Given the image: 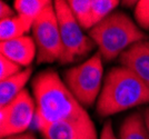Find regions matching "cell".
<instances>
[{
  "label": "cell",
  "mask_w": 149,
  "mask_h": 139,
  "mask_svg": "<svg viewBox=\"0 0 149 139\" xmlns=\"http://www.w3.org/2000/svg\"><path fill=\"white\" fill-rule=\"evenodd\" d=\"M67 2L81 28L90 30L93 27L91 20V0H69Z\"/></svg>",
  "instance_id": "9a60e30c"
},
{
  "label": "cell",
  "mask_w": 149,
  "mask_h": 139,
  "mask_svg": "<svg viewBox=\"0 0 149 139\" xmlns=\"http://www.w3.org/2000/svg\"><path fill=\"white\" fill-rule=\"evenodd\" d=\"M15 15L13 8L6 3L5 1H0V20H5L8 18H11Z\"/></svg>",
  "instance_id": "d6986e66"
},
{
  "label": "cell",
  "mask_w": 149,
  "mask_h": 139,
  "mask_svg": "<svg viewBox=\"0 0 149 139\" xmlns=\"http://www.w3.org/2000/svg\"><path fill=\"white\" fill-rule=\"evenodd\" d=\"M89 37L98 47L102 59L111 61L131 46L143 41L146 35L127 13L113 11L89 30Z\"/></svg>",
  "instance_id": "3957f363"
},
{
  "label": "cell",
  "mask_w": 149,
  "mask_h": 139,
  "mask_svg": "<svg viewBox=\"0 0 149 139\" xmlns=\"http://www.w3.org/2000/svg\"><path fill=\"white\" fill-rule=\"evenodd\" d=\"M119 5L117 0H93L91 1V20L93 27L106 19Z\"/></svg>",
  "instance_id": "2e32d148"
},
{
  "label": "cell",
  "mask_w": 149,
  "mask_h": 139,
  "mask_svg": "<svg viewBox=\"0 0 149 139\" xmlns=\"http://www.w3.org/2000/svg\"><path fill=\"white\" fill-rule=\"evenodd\" d=\"M33 22V20L19 15H16L8 19L0 20V40L8 41L27 36V33L32 30Z\"/></svg>",
  "instance_id": "7c38bea8"
},
{
  "label": "cell",
  "mask_w": 149,
  "mask_h": 139,
  "mask_svg": "<svg viewBox=\"0 0 149 139\" xmlns=\"http://www.w3.org/2000/svg\"><path fill=\"white\" fill-rule=\"evenodd\" d=\"M62 42L61 65L74 63L89 55L95 47L93 40L85 35L82 28L71 13L67 1L57 0L54 2Z\"/></svg>",
  "instance_id": "5b68a950"
},
{
  "label": "cell",
  "mask_w": 149,
  "mask_h": 139,
  "mask_svg": "<svg viewBox=\"0 0 149 139\" xmlns=\"http://www.w3.org/2000/svg\"><path fill=\"white\" fill-rule=\"evenodd\" d=\"M5 139H37V137L32 133H25L21 135H17V136H11Z\"/></svg>",
  "instance_id": "44dd1931"
},
{
  "label": "cell",
  "mask_w": 149,
  "mask_h": 139,
  "mask_svg": "<svg viewBox=\"0 0 149 139\" xmlns=\"http://www.w3.org/2000/svg\"><path fill=\"white\" fill-rule=\"evenodd\" d=\"M145 104H149V89L132 71L119 66L107 72L96 110L105 118Z\"/></svg>",
  "instance_id": "7a4b0ae2"
},
{
  "label": "cell",
  "mask_w": 149,
  "mask_h": 139,
  "mask_svg": "<svg viewBox=\"0 0 149 139\" xmlns=\"http://www.w3.org/2000/svg\"><path fill=\"white\" fill-rule=\"evenodd\" d=\"M32 75V68H25L19 74L0 81V105L7 106L13 99H16L24 90L27 82Z\"/></svg>",
  "instance_id": "8fae6325"
},
{
  "label": "cell",
  "mask_w": 149,
  "mask_h": 139,
  "mask_svg": "<svg viewBox=\"0 0 149 139\" xmlns=\"http://www.w3.org/2000/svg\"><path fill=\"white\" fill-rule=\"evenodd\" d=\"M121 66L132 71L149 89V42L140 41L123 52L119 57Z\"/></svg>",
  "instance_id": "9c48e42d"
},
{
  "label": "cell",
  "mask_w": 149,
  "mask_h": 139,
  "mask_svg": "<svg viewBox=\"0 0 149 139\" xmlns=\"http://www.w3.org/2000/svg\"><path fill=\"white\" fill-rule=\"evenodd\" d=\"M135 19L143 30L149 31V0H140L136 2Z\"/></svg>",
  "instance_id": "e0dca14e"
},
{
  "label": "cell",
  "mask_w": 149,
  "mask_h": 139,
  "mask_svg": "<svg viewBox=\"0 0 149 139\" xmlns=\"http://www.w3.org/2000/svg\"><path fill=\"white\" fill-rule=\"evenodd\" d=\"M44 139H100L89 115L62 120L39 130Z\"/></svg>",
  "instance_id": "ba28073f"
},
{
  "label": "cell",
  "mask_w": 149,
  "mask_h": 139,
  "mask_svg": "<svg viewBox=\"0 0 149 139\" xmlns=\"http://www.w3.org/2000/svg\"><path fill=\"white\" fill-rule=\"evenodd\" d=\"M100 139H117L115 136L113 130H112V125L110 121L105 122V125L101 129V133H100Z\"/></svg>",
  "instance_id": "ffe728a7"
},
{
  "label": "cell",
  "mask_w": 149,
  "mask_h": 139,
  "mask_svg": "<svg viewBox=\"0 0 149 139\" xmlns=\"http://www.w3.org/2000/svg\"><path fill=\"white\" fill-rule=\"evenodd\" d=\"M31 88L36 104L35 122L38 130L62 120L88 115L56 70L39 72L33 78Z\"/></svg>",
  "instance_id": "6da1fadb"
},
{
  "label": "cell",
  "mask_w": 149,
  "mask_h": 139,
  "mask_svg": "<svg viewBox=\"0 0 149 139\" xmlns=\"http://www.w3.org/2000/svg\"><path fill=\"white\" fill-rule=\"evenodd\" d=\"M52 3L49 0H15L13 8L17 15L35 21Z\"/></svg>",
  "instance_id": "5bb4252c"
},
{
  "label": "cell",
  "mask_w": 149,
  "mask_h": 139,
  "mask_svg": "<svg viewBox=\"0 0 149 139\" xmlns=\"http://www.w3.org/2000/svg\"><path fill=\"white\" fill-rule=\"evenodd\" d=\"M143 116H145V120H146V125H147V128H148V133H149V108H147L143 113Z\"/></svg>",
  "instance_id": "7402d4cb"
},
{
  "label": "cell",
  "mask_w": 149,
  "mask_h": 139,
  "mask_svg": "<svg viewBox=\"0 0 149 139\" xmlns=\"http://www.w3.org/2000/svg\"><path fill=\"white\" fill-rule=\"evenodd\" d=\"M119 139H149L143 114L136 111L124 120L119 129Z\"/></svg>",
  "instance_id": "4fadbf2b"
},
{
  "label": "cell",
  "mask_w": 149,
  "mask_h": 139,
  "mask_svg": "<svg viewBox=\"0 0 149 139\" xmlns=\"http://www.w3.org/2000/svg\"><path fill=\"white\" fill-rule=\"evenodd\" d=\"M0 80H6L10 77L15 76L21 71V66H19L18 63H13V60L8 59L5 56H0Z\"/></svg>",
  "instance_id": "ac0fdd59"
},
{
  "label": "cell",
  "mask_w": 149,
  "mask_h": 139,
  "mask_svg": "<svg viewBox=\"0 0 149 139\" xmlns=\"http://www.w3.org/2000/svg\"><path fill=\"white\" fill-rule=\"evenodd\" d=\"M0 50L2 56L25 68H29L33 59L37 58V47L35 40L29 36L1 41Z\"/></svg>",
  "instance_id": "30bf717a"
},
{
  "label": "cell",
  "mask_w": 149,
  "mask_h": 139,
  "mask_svg": "<svg viewBox=\"0 0 149 139\" xmlns=\"http://www.w3.org/2000/svg\"><path fill=\"white\" fill-rule=\"evenodd\" d=\"M32 35L37 47L38 63H52L61 60L63 49L54 3L35 20Z\"/></svg>",
  "instance_id": "8992f818"
},
{
  "label": "cell",
  "mask_w": 149,
  "mask_h": 139,
  "mask_svg": "<svg viewBox=\"0 0 149 139\" xmlns=\"http://www.w3.org/2000/svg\"><path fill=\"white\" fill-rule=\"evenodd\" d=\"M35 116V99L25 89L16 99L0 109L1 139L25 133L31 126Z\"/></svg>",
  "instance_id": "52a82bcc"
},
{
  "label": "cell",
  "mask_w": 149,
  "mask_h": 139,
  "mask_svg": "<svg viewBox=\"0 0 149 139\" xmlns=\"http://www.w3.org/2000/svg\"><path fill=\"white\" fill-rule=\"evenodd\" d=\"M63 81L82 107H91L104 85L102 57L99 52L65 71Z\"/></svg>",
  "instance_id": "277c9868"
}]
</instances>
